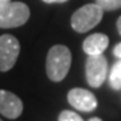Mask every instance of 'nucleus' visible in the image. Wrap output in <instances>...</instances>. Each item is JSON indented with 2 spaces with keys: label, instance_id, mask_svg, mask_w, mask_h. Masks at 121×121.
Masks as SVG:
<instances>
[{
  "label": "nucleus",
  "instance_id": "obj_1",
  "mask_svg": "<svg viewBox=\"0 0 121 121\" xmlns=\"http://www.w3.org/2000/svg\"><path fill=\"white\" fill-rule=\"evenodd\" d=\"M71 65V52L63 44H55L48 50L46 59V73L47 77L59 82L67 75Z\"/></svg>",
  "mask_w": 121,
  "mask_h": 121
},
{
  "label": "nucleus",
  "instance_id": "obj_2",
  "mask_svg": "<svg viewBox=\"0 0 121 121\" xmlns=\"http://www.w3.org/2000/svg\"><path fill=\"white\" fill-rule=\"evenodd\" d=\"M104 9L97 3L95 4H86L78 8L71 16V27L74 31L79 34L87 32L91 28H94L102 19Z\"/></svg>",
  "mask_w": 121,
  "mask_h": 121
},
{
  "label": "nucleus",
  "instance_id": "obj_3",
  "mask_svg": "<svg viewBox=\"0 0 121 121\" xmlns=\"http://www.w3.org/2000/svg\"><path fill=\"white\" fill-rule=\"evenodd\" d=\"M30 8L20 1H9L0 8V28L20 27L28 20Z\"/></svg>",
  "mask_w": 121,
  "mask_h": 121
},
{
  "label": "nucleus",
  "instance_id": "obj_4",
  "mask_svg": "<svg viewBox=\"0 0 121 121\" xmlns=\"http://www.w3.org/2000/svg\"><path fill=\"white\" fill-rule=\"evenodd\" d=\"M20 52V44L13 35L4 34L0 36V71H8L16 63Z\"/></svg>",
  "mask_w": 121,
  "mask_h": 121
},
{
  "label": "nucleus",
  "instance_id": "obj_5",
  "mask_svg": "<svg viewBox=\"0 0 121 121\" xmlns=\"http://www.w3.org/2000/svg\"><path fill=\"white\" fill-rule=\"evenodd\" d=\"M86 79L93 87H99L108 75V60L102 54L89 55L86 59Z\"/></svg>",
  "mask_w": 121,
  "mask_h": 121
},
{
  "label": "nucleus",
  "instance_id": "obj_6",
  "mask_svg": "<svg viewBox=\"0 0 121 121\" xmlns=\"http://www.w3.org/2000/svg\"><path fill=\"white\" fill-rule=\"evenodd\" d=\"M67 101L73 108L81 112H91L98 105L95 95L91 91L86 89H81V87L71 89L67 94Z\"/></svg>",
  "mask_w": 121,
  "mask_h": 121
},
{
  "label": "nucleus",
  "instance_id": "obj_7",
  "mask_svg": "<svg viewBox=\"0 0 121 121\" xmlns=\"http://www.w3.org/2000/svg\"><path fill=\"white\" fill-rule=\"evenodd\" d=\"M23 102L17 95L11 91L0 90V113L7 118L15 120L22 114Z\"/></svg>",
  "mask_w": 121,
  "mask_h": 121
},
{
  "label": "nucleus",
  "instance_id": "obj_8",
  "mask_svg": "<svg viewBox=\"0 0 121 121\" xmlns=\"http://www.w3.org/2000/svg\"><path fill=\"white\" fill-rule=\"evenodd\" d=\"M109 44V38L105 34L97 32V34L89 35L85 40H83L82 48L87 55H97V54H102L106 50Z\"/></svg>",
  "mask_w": 121,
  "mask_h": 121
},
{
  "label": "nucleus",
  "instance_id": "obj_9",
  "mask_svg": "<svg viewBox=\"0 0 121 121\" xmlns=\"http://www.w3.org/2000/svg\"><path fill=\"white\" fill-rule=\"evenodd\" d=\"M109 83L114 90L121 89V59H118L113 65L110 74H109Z\"/></svg>",
  "mask_w": 121,
  "mask_h": 121
},
{
  "label": "nucleus",
  "instance_id": "obj_10",
  "mask_svg": "<svg viewBox=\"0 0 121 121\" xmlns=\"http://www.w3.org/2000/svg\"><path fill=\"white\" fill-rule=\"evenodd\" d=\"M95 3L104 11H114L121 8V0H95Z\"/></svg>",
  "mask_w": 121,
  "mask_h": 121
},
{
  "label": "nucleus",
  "instance_id": "obj_11",
  "mask_svg": "<svg viewBox=\"0 0 121 121\" xmlns=\"http://www.w3.org/2000/svg\"><path fill=\"white\" fill-rule=\"evenodd\" d=\"M58 121H83V118H81V116H78L77 113L71 112V110H63L60 112Z\"/></svg>",
  "mask_w": 121,
  "mask_h": 121
},
{
  "label": "nucleus",
  "instance_id": "obj_12",
  "mask_svg": "<svg viewBox=\"0 0 121 121\" xmlns=\"http://www.w3.org/2000/svg\"><path fill=\"white\" fill-rule=\"evenodd\" d=\"M113 54H114L118 59H121V42L114 46V48H113Z\"/></svg>",
  "mask_w": 121,
  "mask_h": 121
},
{
  "label": "nucleus",
  "instance_id": "obj_13",
  "mask_svg": "<svg viewBox=\"0 0 121 121\" xmlns=\"http://www.w3.org/2000/svg\"><path fill=\"white\" fill-rule=\"evenodd\" d=\"M44 3H65L67 0H43Z\"/></svg>",
  "mask_w": 121,
  "mask_h": 121
},
{
  "label": "nucleus",
  "instance_id": "obj_14",
  "mask_svg": "<svg viewBox=\"0 0 121 121\" xmlns=\"http://www.w3.org/2000/svg\"><path fill=\"white\" fill-rule=\"evenodd\" d=\"M117 30H118V32H120V35H121V16L118 17V20H117Z\"/></svg>",
  "mask_w": 121,
  "mask_h": 121
},
{
  "label": "nucleus",
  "instance_id": "obj_15",
  "mask_svg": "<svg viewBox=\"0 0 121 121\" xmlns=\"http://www.w3.org/2000/svg\"><path fill=\"white\" fill-rule=\"evenodd\" d=\"M9 1H11V0H0V8H1V7H4L5 4H8Z\"/></svg>",
  "mask_w": 121,
  "mask_h": 121
},
{
  "label": "nucleus",
  "instance_id": "obj_16",
  "mask_svg": "<svg viewBox=\"0 0 121 121\" xmlns=\"http://www.w3.org/2000/svg\"><path fill=\"white\" fill-rule=\"evenodd\" d=\"M89 121H102V120H101V118H98V117H91Z\"/></svg>",
  "mask_w": 121,
  "mask_h": 121
},
{
  "label": "nucleus",
  "instance_id": "obj_17",
  "mask_svg": "<svg viewBox=\"0 0 121 121\" xmlns=\"http://www.w3.org/2000/svg\"><path fill=\"white\" fill-rule=\"evenodd\" d=\"M0 121H1V120H0Z\"/></svg>",
  "mask_w": 121,
  "mask_h": 121
}]
</instances>
